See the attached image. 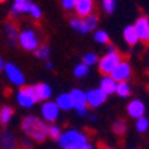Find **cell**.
Listing matches in <instances>:
<instances>
[{
  "instance_id": "obj_35",
  "label": "cell",
  "mask_w": 149,
  "mask_h": 149,
  "mask_svg": "<svg viewBox=\"0 0 149 149\" xmlns=\"http://www.w3.org/2000/svg\"><path fill=\"white\" fill-rule=\"evenodd\" d=\"M4 65H6V63H4L3 58L0 56V71H1V70H4Z\"/></svg>"
},
{
  "instance_id": "obj_12",
  "label": "cell",
  "mask_w": 149,
  "mask_h": 149,
  "mask_svg": "<svg viewBox=\"0 0 149 149\" xmlns=\"http://www.w3.org/2000/svg\"><path fill=\"white\" fill-rule=\"evenodd\" d=\"M74 10L78 17H86L89 15H93L94 0H77Z\"/></svg>"
},
{
  "instance_id": "obj_37",
  "label": "cell",
  "mask_w": 149,
  "mask_h": 149,
  "mask_svg": "<svg viewBox=\"0 0 149 149\" xmlns=\"http://www.w3.org/2000/svg\"><path fill=\"white\" fill-rule=\"evenodd\" d=\"M82 149H94V148H93V145H90V144L87 142V144H86V145H85V146H83Z\"/></svg>"
},
{
  "instance_id": "obj_10",
  "label": "cell",
  "mask_w": 149,
  "mask_h": 149,
  "mask_svg": "<svg viewBox=\"0 0 149 149\" xmlns=\"http://www.w3.org/2000/svg\"><path fill=\"white\" fill-rule=\"evenodd\" d=\"M40 113H42V117H43V121L54 122V121H56L59 117V108L56 106L55 102L46 101V102H43V105H42Z\"/></svg>"
},
{
  "instance_id": "obj_36",
  "label": "cell",
  "mask_w": 149,
  "mask_h": 149,
  "mask_svg": "<svg viewBox=\"0 0 149 149\" xmlns=\"http://www.w3.org/2000/svg\"><path fill=\"white\" fill-rule=\"evenodd\" d=\"M46 67H47L49 70H52L54 69V65H52L51 62H46Z\"/></svg>"
},
{
  "instance_id": "obj_8",
  "label": "cell",
  "mask_w": 149,
  "mask_h": 149,
  "mask_svg": "<svg viewBox=\"0 0 149 149\" xmlns=\"http://www.w3.org/2000/svg\"><path fill=\"white\" fill-rule=\"evenodd\" d=\"M130 75H132V67H130L128 61H125V59H122L118 63L110 74V77L116 82H126L130 78Z\"/></svg>"
},
{
  "instance_id": "obj_3",
  "label": "cell",
  "mask_w": 149,
  "mask_h": 149,
  "mask_svg": "<svg viewBox=\"0 0 149 149\" xmlns=\"http://www.w3.org/2000/svg\"><path fill=\"white\" fill-rule=\"evenodd\" d=\"M122 55L118 51H111L105 54L102 58L98 61V70L101 74L104 75H110L111 71L116 69L118 63L122 61Z\"/></svg>"
},
{
  "instance_id": "obj_5",
  "label": "cell",
  "mask_w": 149,
  "mask_h": 149,
  "mask_svg": "<svg viewBox=\"0 0 149 149\" xmlns=\"http://www.w3.org/2000/svg\"><path fill=\"white\" fill-rule=\"evenodd\" d=\"M17 42H19V45L23 47L24 50L27 51H35V50L38 49L39 46V38L36 32L31 28H26L23 31L19 32L17 35Z\"/></svg>"
},
{
  "instance_id": "obj_18",
  "label": "cell",
  "mask_w": 149,
  "mask_h": 149,
  "mask_svg": "<svg viewBox=\"0 0 149 149\" xmlns=\"http://www.w3.org/2000/svg\"><path fill=\"white\" fill-rule=\"evenodd\" d=\"M55 104L59 108V110H70V109H73V101H71V97H70L69 93L59 94Z\"/></svg>"
},
{
  "instance_id": "obj_4",
  "label": "cell",
  "mask_w": 149,
  "mask_h": 149,
  "mask_svg": "<svg viewBox=\"0 0 149 149\" xmlns=\"http://www.w3.org/2000/svg\"><path fill=\"white\" fill-rule=\"evenodd\" d=\"M98 23V16L97 15H89L86 17H73L70 20V26L78 31L79 34H87L89 31L95 30Z\"/></svg>"
},
{
  "instance_id": "obj_24",
  "label": "cell",
  "mask_w": 149,
  "mask_h": 149,
  "mask_svg": "<svg viewBox=\"0 0 149 149\" xmlns=\"http://www.w3.org/2000/svg\"><path fill=\"white\" fill-rule=\"evenodd\" d=\"M35 56L42 59V61H47L50 58V47L47 45L39 46L38 49L35 50Z\"/></svg>"
},
{
  "instance_id": "obj_32",
  "label": "cell",
  "mask_w": 149,
  "mask_h": 149,
  "mask_svg": "<svg viewBox=\"0 0 149 149\" xmlns=\"http://www.w3.org/2000/svg\"><path fill=\"white\" fill-rule=\"evenodd\" d=\"M28 14L31 15L34 19H39V17L42 16V11H40V8H39L36 4H32V3H31V7H30V11H28Z\"/></svg>"
},
{
  "instance_id": "obj_33",
  "label": "cell",
  "mask_w": 149,
  "mask_h": 149,
  "mask_svg": "<svg viewBox=\"0 0 149 149\" xmlns=\"http://www.w3.org/2000/svg\"><path fill=\"white\" fill-rule=\"evenodd\" d=\"M61 3H62V7L66 11H71L75 7L77 0H61Z\"/></svg>"
},
{
  "instance_id": "obj_2",
  "label": "cell",
  "mask_w": 149,
  "mask_h": 149,
  "mask_svg": "<svg viewBox=\"0 0 149 149\" xmlns=\"http://www.w3.org/2000/svg\"><path fill=\"white\" fill-rule=\"evenodd\" d=\"M56 141L62 149H82L87 144V137L78 130H67Z\"/></svg>"
},
{
  "instance_id": "obj_26",
  "label": "cell",
  "mask_w": 149,
  "mask_h": 149,
  "mask_svg": "<svg viewBox=\"0 0 149 149\" xmlns=\"http://www.w3.org/2000/svg\"><path fill=\"white\" fill-rule=\"evenodd\" d=\"M97 62H98V56H97V54H94V52H86L82 58V63L86 65L87 67L93 66V65H95Z\"/></svg>"
},
{
  "instance_id": "obj_21",
  "label": "cell",
  "mask_w": 149,
  "mask_h": 149,
  "mask_svg": "<svg viewBox=\"0 0 149 149\" xmlns=\"http://www.w3.org/2000/svg\"><path fill=\"white\" fill-rule=\"evenodd\" d=\"M4 34H6V36H7V40L10 42V43H12L14 45L15 42H17V27L15 26V23H12V22H8L7 24L4 26Z\"/></svg>"
},
{
  "instance_id": "obj_11",
  "label": "cell",
  "mask_w": 149,
  "mask_h": 149,
  "mask_svg": "<svg viewBox=\"0 0 149 149\" xmlns=\"http://www.w3.org/2000/svg\"><path fill=\"white\" fill-rule=\"evenodd\" d=\"M106 94L101 89H93V90H89L86 93V102H87V106L95 109V108H100L101 105L104 104L106 101Z\"/></svg>"
},
{
  "instance_id": "obj_1",
  "label": "cell",
  "mask_w": 149,
  "mask_h": 149,
  "mask_svg": "<svg viewBox=\"0 0 149 149\" xmlns=\"http://www.w3.org/2000/svg\"><path fill=\"white\" fill-rule=\"evenodd\" d=\"M22 130L28 139L36 142L45 141L47 137V125L36 116H27L22 121Z\"/></svg>"
},
{
  "instance_id": "obj_25",
  "label": "cell",
  "mask_w": 149,
  "mask_h": 149,
  "mask_svg": "<svg viewBox=\"0 0 149 149\" xmlns=\"http://www.w3.org/2000/svg\"><path fill=\"white\" fill-rule=\"evenodd\" d=\"M126 122L124 121V120H117V121H114V124H113V132L116 133L117 136H124L125 133H126Z\"/></svg>"
},
{
  "instance_id": "obj_7",
  "label": "cell",
  "mask_w": 149,
  "mask_h": 149,
  "mask_svg": "<svg viewBox=\"0 0 149 149\" xmlns=\"http://www.w3.org/2000/svg\"><path fill=\"white\" fill-rule=\"evenodd\" d=\"M4 73L7 75L8 81L11 83H14L16 86H20L23 87L24 86V82H26V78H24V74L22 73V70L12 62H8L4 65Z\"/></svg>"
},
{
  "instance_id": "obj_6",
  "label": "cell",
  "mask_w": 149,
  "mask_h": 149,
  "mask_svg": "<svg viewBox=\"0 0 149 149\" xmlns=\"http://www.w3.org/2000/svg\"><path fill=\"white\" fill-rule=\"evenodd\" d=\"M16 101L22 108L30 109L32 108L38 101H36V95H35V90L32 86H23L19 89L16 94Z\"/></svg>"
},
{
  "instance_id": "obj_38",
  "label": "cell",
  "mask_w": 149,
  "mask_h": 149,
  "mask_svg": "<svg viewBox=\"0 0 149 149\" xmlns=\"http://www.w3.org/2000/svg\"><path fill=\"white\" fill-rule=\"evenodd\" d=\"M23 145H24L26 148H31V142H28V141H24V142H23Z\"/></svg>"
},
{
  "instance_id": "obj_41",
  "label": "cell",
  "mask_w": 149,
  "mask_h": 149,
  "mask_svg": "<svg viewBox=\"0 0 149 149\" xmlns=\"http://www.w3.org/2000/svg\"><path fill=\"white\" fill-rule=\"evenodd\" d=\"M6 1H7V0H0V3H6Z\"/></svg>"
},
{
  "instance_id": "obj_30",
  "label": "cell",
  "mask_w": 149,
  "mask_h": 149,
  "mask_svg": "<svg viewBox=\"0 0 149 149\" xmlns=\"http://www.w3.org/2000/svg\"><path fill=\"white\" fill-rule=\"evenodd\" d=\"M47 134H49L51 139L58 140L59 137H61V134H62V132H61L59 126H56V125H50V126H47Z\"/></svg>"
},
{
  "instance_id": "obj_23",
  "label": "cell",
  "mask_w": 149,
  "mask_h": 149,
  "mask_svg": "<svg viewBox=\"0 0 149 149\" xmlns=\"http://www.w3.org/2000/svg\"><path fill=\"white\" fill-rule=\"evenodd\" d=\"M116 93L122 98L129 97V94H130V86H129V83L128 82H117Z\"/></svg>"
},
{
  "instance_id": "obj_39",
  "label": "cell",
  "mask_w": 149,
  "mask_h": 149,
  "mask_svg": "<svg viewBox=\"0 0 149 149\" xmlns=\"http://www.w3.org/2000/svg\"><path fill=\"white\" fill-rule=\"evenodd\" d=\"M101 149H113V148H110V146H105V145H101Z\"/></svg>"
},
{
  "instance_id": "obj_16",
  "label": "cell",
  "mask_w": 149,
  "mask_h": 149,
  "mask_svg": "<svg viewBox=\"0 0 149 149\" xmlns=\"http://www.w3.org/2000/svg\"><path fill=\"white\" fill-rule=\"evenodd\" d=\"M35 95H36V101H49L51 97V87L47 83H38L36 86H34Z\"/></svg>"
},
{
  "instance_id": "obj_20",
  "label": "cell",
  "mask_w": 149,
  "mask_h": 149,
  "mask_svg": "<svg viewBox=\"0 0 149 149\" xmlns=\"http://www.w3.org/2000/svg\"><path fill=\"white\" fill-rule=\"evenodd\" d=\"M124 39L129 46H134L139 43V36L136 32L134 26H126L124 30Z\"/></svg>"
},
{
  "instance_id": "obj_31",
  "label": "cell",
  "mask_w": 149,
  "mask_h": 149,
  "mask_svg": "<svg viewBox=\"0 0 149 149\" xmlns=\"http://www.w3.org/2000/svg\"><path fill=\"white\" fill-rule=\"evenodd\" d=\"M101 3L106 14H111L116 10V0H101Z\"/></svg>"
},
{
  "instance_id": "obj_19",
  "label": "cell",
  "mask_w": 149,
  "mask_h": 149,
  "mask_svg": "<svg viewBox=\"0 0 149 149\" xmlns=\"http://www.w3.org/2000/svg\"><path fill=\"white\" fill-rule=\"evenodd\" d=\"M30 7H31V1H28V0H23V1L14 3L10 15L14 17V16H16V15L26 14V12H28V11H30Z\"/></svg>"
},
{
  "instance_id": "obj_17",
  "label": "cell",
  "mask_w": 149,
  "mask_h": 149,
  "mask_svg": "<svg viewBox=\"0 0 149 149\" xmlns=\"http://www.w3.org/2000/svg\"><path fill=\"white\" fill-rule=\"evenodd\" d=\"M116 86H117V82H116L110 75H105L100 82V89L104 91L106 95L116 93Z\"/></svg>"
},
{
  "instance_id": "obj_29",
  "label": "cell",
  "mask_w": 149,
  "mask_h": 149,
  "mask_svg": "<svg viewBox=\"0 0 149 149\" xmlns=\"http://www.w3.org/2000/svg\"><path fill=\"white\" fill-rule=\"evenodd\" d=\"M94 39H95L98 43H102V45H105V43H109V35H108V32H106V31H102V30L94 32Z\"/></svg>"
},
{
  "instance_id": "obj_13",
  "label": "cell",
  "mask_w": 149,
  "mask_h": 149,
  "mask_svg": "<svg viewBox=\"0 0 149 149\" xmlns=\"http://www.w3.org/2000/svg\"><path fill=\"white\" fill-rule=\"evenodd\" d=\"M126 111L128 114L132 118H136L139 120L140 117H144V113H145V105L144 102L140 100H133L129 102L128 108H126Z\"/></svg>"
},
{
  "instance_id": "obj_27",
  "label": "cell",
  "mask_w": 149,
  "mask_h": 149,
  "mask_svg": "<svg viewBox=\"0 0 149 149\" xmlns=\"http://www.w3.org/2000/svg\"><path fill=\"white\" fill-rule=\"evenodd\" d=\"M89 74V67L86 65H83V63H79L78 66H75L74 69V77L75 78H83V77H86Z\"/></svg>"
},
{
  "instance_id": "obj_22",
  "label": "cell",
  "mask_w": 149,
  "mask_h": 149,
  "mask_svg": "<svg viewBox=\"0 0 149 149\" xmlns=\"http://www.w3.org/2000/svg\"><path fill=\"white\" fill-rule=\"evenodd\" d=\"M12 116H14V109L11 106H3L0 109V124L6 126L11 121Z\"/></svg>"
},
{
  "instance_id": "obj_34",
  "label": "cell",
  "mask_w": 149,
  "mask_h": 149,
  "mask_svg": "<svg viewBox=\"0 0 149 149\" xmlns=\"http://www.w3.org/2000/svg\"><path fill=\"white\" fill-rule=\"evenodd\" d=\"M77 113H78V116H81V117H85V116H87V108L81 109V110H78Z\"/></svg>"
},
{
  "instance_id": "obj_28",
  "label": "cell",
  "mask_w": 149,
  "mask_h": 149,
  "mask_svg": "<svg viewBox=\"0 0 149 149\" xmlns=\"http://www.w3.org/2000/svg\"><path fill=\"white\" fill-rule=\"evenodd\" d=\"M149 128V121H148V118L145 117H140L137 121H136V129H137V132L140 133H144L146 132Z\"/></svg>"
},
{
  "instance_id": "obj_40",
  "label": "cell",
  "mask_w": 149,
  "mask_h": 149,
  "mask_svg": "<svg viewBox=\"0 0 149 149\" xmlns=\"http://www.w3.org/2000/svg\"><path fill=\"white\" fill-rule=\"evenodd\" d=\"M17 1H23V0H14V3H17Z\"/></svg>"
},
{
  "instance_id": "obj_14",
  "label": "cell",
  "mask_w": 149,
  "mask_h": 149,
  "mask_svg": "<svg viewBox=\"0 0 149 149\" xmlns=\"http://www.w3.org/2000/svg\"><path fill=\"white\" fill-rule=\"evenodd\" d=\"M70 97H71V101H73V108H75V110H81V109L86 108V93L79 89H74V90L70 91Z\"/></svg>"
},
{
  "instance_id": "obj_15",
  "label": "cell",
  "mask_w": 149,
  "mask_h": 149,
  "mask_svg": "<svg viewBox=\"0 0 149 149\" xmlns=\"http://www.w3.org/2000/svg\"><path fill=\"white\" fill-rule=\"evenodd\" d=\"M0 146L1 149H16L17 141L14 133H11L10 130H4L0 134Z\"/></svg>"
},
{
  "instance_id": "obj_9",
  "label": "cell",
  "mask_w": 149,
  "mask_h": 149,
  "mask_svg": "<svg viewBox=\"0 0 149 149\" xmlns=\"http://www.w3.org/2000/svg\"><path fill=\"white\" fill-rule=\"evenodd\" d=\"M134 28L139 36V40L145 46H149V17L140 16L134 23Z\"/></svg>"
}]
</instances>
